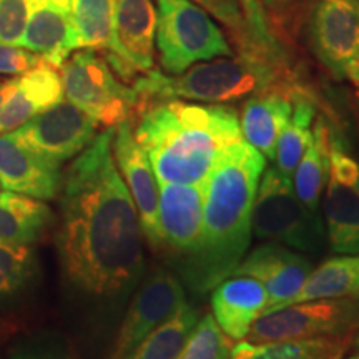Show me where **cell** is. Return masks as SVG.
<instances>
[{
    "instance_id": "obj_25",
    "label": "cell",
    "mask_w": 359,
    "mask_h": 359,
    "mask_svg": "<svg viewBox=\"0 0 359 359\" xmlns=\"http://www.w3.org/2000/svg\"><path fill=\"white\" fill-rule=\"evenodd\" d=\"M191 2L200 6L230 30L240 53H255L275 60H285L275 37H264L251 24L245 0H191Z\"/></svg>"
},
{
    "instance_id": "obj_23",
    "label": "cell",
    "mask_w": 359,
    "mask_h": 359,
    "mask_svg": "<svg viewBox=\"0 0 359 359\" xmlns=\"http://www.w3.org/2000/svg\"><path fill=\"white\" fill-rule=\"evenodd\" d=\"M351 343L353 336H320L259 344L241 341L233 346L230 359H341Z\"/></svg>"
},
{
    "instance_id": "obj_1",
    "label": "cell",
    "mask_w": 359,
    "mask_h": 359,
    "mask_svg": "<svg viewBox=\"0 0 359 359\" xmlns=\"http://www.w3.org/2000/svg\"><path fill=\"white\" fill-rule=\"evenodd\" d=\"M114 130L95 135L64 173L55 238L67 283L97 302L127 296L145 269L138 213L111 150Z\"/></svg>"
},
{
    "instance_id": "obj_9",
    "label": "cell",
    "mask_w": 359,
    "mask_h": 359,
    "mask_svg": "<svg viewBox=\"0 0 359 359\" xmlns=\"http://www.w3.org/2000/svg\"><path fill=\"white\" fill-rule=\"evenodd\" d=\"M308 42L334 79L359 82V0H311Z\"/></svg>"
},
{
    "instance_id": "obj_39",
    "label": "cell",
    "mask_w": 359,
    "mask_h": 359,
    "mask_svg": "<svg viewBox=\"0 0 359 359\" xmlns=\"http://www.w3.org/2000/svg\"><path fill=\"white\" fill-rule=\"evenodd\" d=\"M354 85H356V97H358V105H359V82L354 83Z\"/></svg>"
},
{
    "instance_id": "obj_41",
    "label": "cell",
    "mask_w": 359,
    "mask_h": 359,
    "mask_svg": "<svg viewBox=\"0 0 359 359\" xmlns=\"http://www.w3.org/2000/svg\"><path fill=\"white\" fill-rule=\"evenodd\" d=\"M245 2H248V0H245Z\"/></svg>"
},
{
    "instance_id": "obj_35",
    "label": "cell",
    "mask_w": 359,
    "mask_h": 359,
    "mask_svg": "<svg viewBox=\"0 0 359 359\" xmlns=\"http://www.w3.org/2000/svg\"><path fill=\"white\" fill-rule=\"evenodd\" d=\"M11 359H67L64 354L37 343H24L11 351Z\"/></svg>"
},
{
    "instance_id": "obj_12",
    "label": "cell",
    "mask_w": 359,
    "mask_h": 359,
    "mask_svg": "<svg viewBox=\"0 0 359 359\" xmlns=\"http://www.w3.org/2000/svg\"><path fill=\"white\" fill-rule=\"evenodd\" d=\"M156 7L154 0H116L114 29L103 58L122 80L154 69Z\"/></svg>"
},
{
    "instance_id": "obj_11",
    "label": "cell",
    "mask_w": 359,
    "mask_h": 359,
    "mask_svg": "<svg viewBox=\"0 0 359 359\" xmlns=\"http://www.w3.org/2000/svg\"><path fill=\"white\" fill-rule=\"evenodd\" d=\"M97 127L92 116L62 100L13 130L12 135L34 154L62 165L82 154L95 138Z\"/></svg>"
},
{
    "instance_id": "obj_5",
    "label": "cell",
    "mask_w": 359,
    "mask_h": 359,
    "mask_svg": "<svg viewBox=\"0 0 359 359\" xmlns=\"http://www.w3.org/2000/svg\"><path fill=\"white\" fill-rule=\"evenodd\" d=\"M251 231L258 240L313 255L320 253L327 240L320 215L299 200L291 178L276 167L264 170L259 178L251 212Z\"/></svg>"
},
{
    "instance_id": "obj_31",
    "label": "cell",
    "mask_w": 359,
    "mask_h": 359,
    "mask_svg": "<svg viewBox=\"0 0 359 359\" xmlns=\"http://www.w3.org/2000/svg\"><path fill=\"white\" fill-rule=\"evenodd\" d=\"M231 338L223 333L213 314L196 321L178 359H230Z\"/></svg>"
},
{
    "instance_id": "obj_22",
    "label": "cell",
    "mask_w": 359,
    "mask_h": 359,
    "mask_svg": "<svg viewBox=\"0 0 359 359\" xmlns=\"http://www.w3.org/2000/svg\"><path fill=\"white\" fill-rule=\"evenodd\" d=\"M326 236L338 255H359V196L330 173L325 196Z\"/></svg>"
},
{
    "instance_id": "obj_24",
    "label": "cell",
    "mask_w": 359,
    "mask_h": 359,
    "mask_svg": "<svg viewBox=\"0 0 359 359\" xmlns=\"http://www.w3.org/2000/svg\"><path fill=\"white\" fill-rule=\"evenodd\" d=\"M331 170V135L323 116L313 123L311 142L299 160L293 177L296 195L308 208L318 212L321 193L325 190Z\"/></svg>"
},
{
    "instance_id": "obj_10",
    "label": "cell",
    "mask_w": 359,
    "mask_h": 359,
    "mask_svg": "<svg viewBox=\"0 0 359 359\" xmlns=\"http://www.w3.org/2000/svg\"><path fill=\"white\" fill-rule=\"evenodd\" d=\"M183 283L168 269H156L135 291L116 333L110 359H122L138 346L151 331L185 306Z\"/></svg>"
},
{
    "instance_id": "obj_2",
    "label": "cell",
    "mask_w": 359,
    "mask_h": 359,
    "mask_svg": "<svg viewBox=\"0 0 359 359\" xmlns=\"http://www.w3.org/2000/svg\"><path fill=\"white\" fill-rule=\"evenodd\" d=\"M266 158L248 142L226 148L205 180L200 248L178 268L193 293H208L230 278L251 243V212Z\"/></svg>"
},
{
    "instance_id": "obj_37",
    "label": "cell",
    "mask_w": 359,
    "mask_h": 359,
    "mask_svg": "<svg viewBox=\"0 0 359 359\" xmlns=\"http://www.w3.org/2000/svg\"><path fill=\"white\" fill-rule=\"evenodd\" d=\"M13 88H15V79H11L7 80V82L0 83V110H2V107L6 105L8 97L12 95Z\"/></svg>"
},
{
    "instance_id": "obj_21",
    "label": "cell",
    "mask_w": 359,
    "mask_h": 359,
    "mask_svg": "<svg viewBox=\"0 0 359 359\" xmlns=\"http://www.w3.org/2000/svg\"><path fill=\"white\" fill-rule=\"evenodd\" d=\"M53 223V212L43 200L20 193H0V240L15 246H34Z\"/></svg>"
},
{
    "instance_id": "obj_19",
    "label": "cell",
    "mask_w": 359,
    "mask_h": 359,
    "mask_svg": "<svg viewBox=\"0 0 359 359\" xmlns=\"http://www.w3.org/2000/svg\"><path fill=\"white\" fill-rule=\"evenodd\" d=\"M269 296L250 276H230L212 290L213 318L231 339H245L253 323L266 311Z\"/></svg>"
},
{
    "instance_id": "obj_28",
    "label": "cell",
    "mask_w": 359,
    "mask_h": 359,
    "mask_svg": "<svg viewBox=\"0 0 359 359\" xmlns=\"http://www.w3.org/2000/svg\"><path fill=\"white\" fill-rule=\"evenodd\" d=\"M116 0H70L77 50L109 48Z\"/></svg>"
},
{
    "instance_id": "obj_36",
    "label": "cell",
    "mask_w": 359,
    "mask_h": 359,
    "mask_svg": "<svg viewBox=\"0 0 359 359\" xmlns=\"http://www.w3.org/2000/svg\"><path fill=\"white\" fill-rule=\"evenodd\" d=\"M263 7H266L268 11L276 12L278 15H283V12L294 8L296 4H299L302 0H259Z\"/></svg>"
},
{
    "instance_id": "obj_6",
    "label": "cell",
    "mask_w": 359,
    "mask_h": 359,
    "mask_svg": "<svg viewBox=\"0 0 359 359\" xmlns=\"http://www.w3.org/2000/svg\"><path fill=\"white\" fill-rule=\"evenodd\" d=\"M155 45L168 75L182 74L200 62L233 55L223 30L191 0H156Z\"/></svg>"
},
{
    "instance_id": "obj_8",
    "label": "cell",
    "mask_w": 359,
    "mask_h": 359,
    "mask_svg": "<svg viewBox=\"0 0 359 359\" xmlns=\"http://www.w3.org/2000/svg\"><path fill=\"white\" fill-rule=\"evenodd\" d=\"M359 326V298L313 299L263 314L251 326L250 343L351 336Z\"/></svg>"
},
{
    "instance_id": "obj_13",
    "label": "cell",
    "mask_w": 359,
    "mask_h": 359,
    "mask_svg": "<svg viewBox=\"0 0 359 359\" xmlns=\"http://www.w3.org/2000/svg\"><path fill=\"white\" fill-rule=\"evenodd\" d=\"M205 182L193 185H160V251L172 255L177 268L190 262L200 248L203 228Z\"/></svg>"
},
{
    "instance_id": "obj_29",
    "label": "cell",
    "mask_w": 359,
    "mask_h": 359,
    "mask_svg": "<svg viewBox=\"0 0 359 359\" xmlns=\"http://www.w3.org/2000/svg\"><path fill=\"white\" fill-rule=\"evenodd\" d=\"M198 320V313L187 303L122 359H178Z\"/></svg>"
},
{
    "instance_id": "obj_27",
    "label": "cell",
    "mask_w": 359,
    "mask_h": 359,
    "mask_svg": "<svg viewBox=\"0 0 359 359\" xmlns=\"http://www.w3.org/2000/svg\"><path fill=\"white\" fill-rule=\"evenodd\" d=\"M316 118V105L308 93L303 90L296 93L293 103V114L290 116V122L286 123L280 138H278L275 148V163L276 168L285 177H293L299 160L311 142L313 123Z\"/></svg>"
},
{
    "instance_id": "obj_34",
    "label": "cell",
    "mask_w": 359,
    "mask_h": 359,
    "mask_svg": "<svg viewBox=\"0 0 359 359\" xmlns=\"http://www.w3.org/2000/svg\"><path fill=\"white\" fill-rule=\"evenodd\" d=\"M330 173L348 185L359 196V163L349 156L339 142H331V170Z\"/></svg>"
},
{
    "instance_id": "obj_20",
    "label": "cell",
    "mask_w": 359,
    "mask_h": 359,
    "mask_svg": "<svg viewBox=\"0 0 359 359\" xmlns=\"http://www.w3.org/2000/svg\"><path fill=\"white\" fill-rule=\"evenodd\" d=\"M64 100L62 75L47 62L15 79V88L0 110V135L11 133Z\"/></svg>"
},
{
    "instance_id": "obj_38",
    "label": "cell",
    "mask_w": 359,
    "mask_h": 359,
    "mask_svg": "<svg viewBox=\"0 0 359 359\" xmlns=\"http://www.w3.org/2000/svg\"><path fill=\"white\" fill-rule=\"evenodd\" d=\"M12 331H13L12 323L4 320V318H0V343H2V341H6L8 336L12 334Z\"/></svg>"
},
{
    "instance_id": "obj_14",
    "label": "cell",
    "mask_w": 359,
    "mask_h": 359,
    "mask_svg": "<svg viewBox=\"0 0 359 359\" xmlns=\"http://www.w3.org/2000/svg\"><path fill=\"white\" fill-rule=\"evenodd\" d=\"M114 158L128 188L135 208L138 213L142 233L155 251H160L158 230V200L160 185L145 150L138 145L133 133L132 120H125L114 130L111 142Z\"/></svg>"
},
{
    "instance_id": "obj_17",
    "label": "cell",
    "mask_w": 359,
    "mask_h": 359,
    "mask_svg": "<svg viewBox=\"0 0 359 359\" xmlns=\"http://www.w3.org/2000/svg\"><path fill=\"white\" fill-rule=\"evenodd\" d=\"M30 17L20 45L37 53L47 64L62 69L75 47L70 0H29Z\"/></svg>"
},
{
    "instance_id": "obj_32",
    "label": "cell",
    "mask_w": 359,
    "mask_h": 359,
    "mask_svg": "<svg viewBox=\"0 0 359 359\" xmlns=\"http://www.w3.org/2000/svg\"><path fill=\"white\" fill-rule=\"evenodd\" d=\"M29 17V0H0V43L20 45Z\"/></svg>"
},
{
    "instance_id": "obj_26",
    "label": "cell",
    "mask_w": 359,
    "mask_h": 359,
    "mask_svg": "<svg viewBox=\"0 0 359 359\" xmlns=\"http://www.w3.org/2000/svg\"><path fill=\"white\" fill-rule=\"evenodd\" d=\"M336 298H359V255L331 258L311 269L290 304Z\"/></svg>"
},
{
    "instance_id": "obj_15",
    "label": "cell",
    "mask_w": 359,
    "mask_h": 359,
    "mask_svg": "<svg viewBox=\"0 0 359 359\" xmlns=\"http://www.w3.org/2000/svg\"><path fill=\"white\" fill-rule=\"evenodd\" d=\"M313 264L304 255L278 243L257 246L238 264L231 276H250L259 281L269 296L264 314L288 306L311 273Z\"/></svg>"
},
{
    "instance_id": "obj_40",
    "label": "cell",
    "mask_w": 359,
    "mask_h": 359,
    "mask_svg": "<svg viewBox=\"0 0 359 359\" xmlns=\"http://www.w3.org/2000/svg\"><path fill=\"white\" fill-rule=\"evenodd\" d=\"M351 359H359V354H356V356H353Z\"/></svg>"
},
{
    "instance_id": "obj_16",
    "label": "cell",
    "mask_w": 359,
    "mask_h": 359,
    "mask_svg": "<svg viewBox=\"0 0 359 359\" xmlns=\"http://www.w3.org/2000/svg\"><path fill=\"white\" fill-rule=\"evenodd\" d=\"M60 167L22 145L12 132L0 135V185L4 190L43 201L57 198L64 182Z\"/></svg>"
},
{
    "instance_id": "obj_4",
    "label": "cell",
    "mask_w": 359,
    "mask_h": 359,
    "mask_svg": "<svg viewBox=\"0 0 359 359\" xmlns=\"http://www.w3.org/2000/svg\"><path fill=\"white\" fill-rule=\"evenodd\" d=\"M293 85L286 60L238 53L191 65L178 75L150 70L133 82L137 109L156 100L230 103L257 95L264 90ZM135 109V110H137Z\"/></svg>"
},
{
    "instance_id": "obj_33",
    "label": "cell",
    "mask_w": 359,
    "mask_h": 359,
    "mask_svg": "<svg viewBox=\"0 0 359 359\" xmlns=\"http://www.w3.org/2000/svg\"><path fill=\"white\" fill-rule=\"evenodd\" d=\"M43 58L19 45L0 43V74L22 75L43 64Z\"/></svg>"
},
{
    "instance_id": "obj_30",
    "label": "cell",
    "mask_w": 359,
    "mask_h": 359,
    "mask_svg": "<svg viewBox=\"0 0 359 359\" xmlns=\"http://www.w3.org/2000/svg\"><path fill=\"white\" fill-rule=\"evenodd\" d=\"M39 262L32 246L0 240V302L24 294L37 281Z\"/></svg>"
},
{
    "instance_id": "obj_18",
    "label": "cell",
    "mask_w": 359,
    "mask_h": 359,
    "mask_svg": "<svg viewBox=\"0 0 359 359\" xmlns=\"http://www.w3.org/2000/svg\"><path fill=\"white\" fill-rule=\"evenodd\" d=\"M299 92L302 88L294 85H285L251 95L243 103L240 118L241 135L264 158H275L278 138L290 122L294 97Z\"/></svg>"
},
{
    "instance_id": "obj_7",
    "label": "cell",
    "mask_w": 359,
    "mask_h": 359,
    "mask_svg": "<svg viewBox=\"0 0 359 359\" xmlns=\"http://www.w3.org/2000/svg\"><path fill=\"white\" fill-rule=\"evenodd\" d=\"M64 95L97 123L116 127L132 120L137 93L120 82L107 60L92 48H82L62 65Z\"/></svg>"
},
{
    "instance_id": "obj_3",
    "label": "cell",
    "mask_w": 359,
    "mask_h": 359,
    "mask_svg": "<svg viewBox=\"0 0 359 359\" xmlns=\"http://www.w3.org/2000/svg\"><path fill=\"white\" fill-rule=\"evenodd\" d=\"M135 114V138L158 185L203 183L218 156L243 138L236 110L224 103L168 98L145 103Z\"/></svg>"
}]
</instances>
